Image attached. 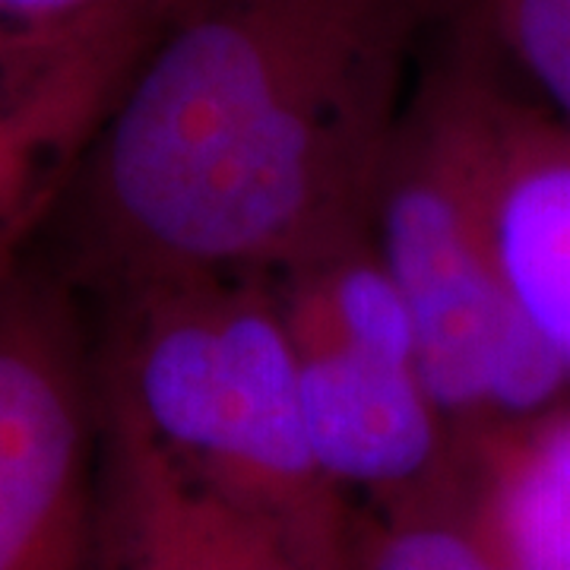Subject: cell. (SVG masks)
<instances>
[{
    "instance_id": "obj_9",
    "label": "cell",
    "mask_w": 570,
    "mask_h": 570,
    "mask_svg": "<svg viewBox=\"0 0 570 570\" xmlns=\"http://www.w3.org/2000/svg\"><path fill=\"white\" fill-rule=\"evenodd\" d=\"M485 535L475 527L469 491L425 504L377 510L355 520L348 570H494Z\"/></svg>"
},
{
    "instance_id": "obj_4",
    "label": "cell",
    "mask_w": 570,
    "mask_h": 570,
    "mask_svg": "<svg viewBox=\"0 0 570 570\" xmlns=\"http://www.w3.org/2000/svg\"><path fill=\"white\" fill-rule=\"evenodd\" d=\"M298 371L307 438L333 485L377 510L466 485L456 431L431 396L419 336L374 232L273 279Z\"/></svg>"
},
{
    "instance_id": "obj_1",
    "label": "cell",
    "mask_w": 570,
    "mask_h": 570,
    "mask_svg": "<svg viewBox=\"0 0 570 570\" xmlns=\"http://www.w3.org/2000/svg\"><path fill=\"white\" fill-rule=\"evenodd\" d=\"M444 0H168L73 187L77 273L111 298L276 279L371 228Z\"/></svg>"
},
{
    "instance_id": "obj_3",
    "label": "cell",
    "mask_w": 570,
    "mask_h": 570,
    "mask_svg": "<svg viewBox=\"0 0 570 570\" xmlns=\"http://www.w3.org/2000/svg\"><path fill=\"white\" fill-rule=\"evenodd\" d=\"M99 377L206 489L311 568L348 570L358 510L311 448L273 279L197 276L111 298Z\"/></svg>"
},
{
    "instance_id": "obj_13",
    "label": "cell",
    "mask_w": 570,
    "mask_h": 570,
    "mask_svg": "<svg viewBox=\"0 0 570 570\" xmlns=\"http://www.w3.org/2000/svg\"><path fill=\"white\" fill-rule=\"evenodd\" d=\"M494 570H517V568H508V564H498V568Z\"/></svg>"
},
{
    "instance_id": "obj_11",
    "label": "cell",
    "mask_w": 570,
    "mask_h": 570,
    "mask_svg": "<svg viewBox=\"0 0 570 570\" xmlns=\"http://www.w3.org/2000/svg\"><path fill=\"white\" fill-rule=\"evenodd\" d=\"M127 0H0V17L22 22L26 32H61L96 20Z\"/></svg>"
},
{
    "instance_id": "obj_8",
    "label": "cell",
    "mask_w": 570,
    "mask_h": 570,
    "mask_svg": "<svg viewBox=\"0 0 570 570\" xmlns=\"http://www.w3.org/2000/svg\"><path fill=\"white\" fill-rule=\"evenodd\" d=\"M456 441L491 554L517 570H570V400Z\"/></svg>"
},
{
    "instance_id": "obj_2",
    "label": "cell",
    "mask_w": 570,
    "mask_h": 570,
    "mask_svg": "<svg viewBox=\"0 0 570 570\" xmlns=\"http://www.w3.org/2000/svg\"><path fill=\"white\" fill-rule=\"evenodd\" d=\"M501 55L463 13L412 82L374 194L371 232L406 302L431 396L456 431L570 400V377L523 321L489 219Z\"/></svg>"
},
{
    "instance_id": "obj_5",
    "label": "cell",
    "mask_w": 570,
    "mask_h": 570,
    "mask_svg": "<svg viewBox=\"0 0 570 570\" xmlns=\"http://www.w3.org/2000/svg\"><path fill=\"white\" fill-rule=\"evenodd\" d=\"M99 365L70 288L0 273V570L99 568Z\"/></svg>"
},
{
    "instance_id": "obj_7",
    "label": "cell",
    "mask_w": 570,
    "mask_h": 570,
    "mask_svg": "<svg viewBox=\"0 0 570 570\" xmlns=\"http://www.w3.org/2000/svg\"><path fill=\"white\" fill-rule=\"evenodd\" d=\"M489 219L513 302L570 377V127L508 77L494 102Z\"/></svg>"
},
{
    "instance_id": "obj_10",
    "label": "cell",
    "mask_w": 570,
    "mask_h": 570,
    "mask_svg": "<svg viewBox=\"0 0 570 570\" xmlns=\"http://www.w3.org/2000/svg\"><path fill=\"white\" fill-rule=\"evenodd\" d=\"M460 10L570 127V0H463Z\"/></svg>"
},
{
    "instance_id": "obj_6",
    "label": "cell",
    "mask_w": 570,
    "mask_h": 570,
    "mask_svg": "<svg viewBox=\"0 0 570 570\" xmlns=\"http://www.w3.org/2000/svg\"><path fill=\"white\" fill-rule=\"evenodd\" d=\"M99 551L165 570H317L250 510L206 489L99 377Z\"/></svg>"
},
{
    "instance_id": "obj_12",
    "label": "cell",
    "mask_w": 570,
    "mask_h": 570,
    "mask_svg": "<svg viewBox=\"0 0 570 570\" xmlns=\"http://www.w3.org/2000/svg\"><path fill=\"white\" fill-rule=\"evenodd\" d=\"M96 570H165V568L146 564V561H137V558H124V554H102V551H99V568Z\"/></svg>"
}]
</instances>
